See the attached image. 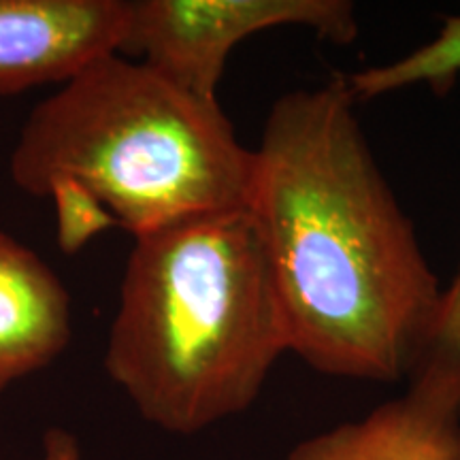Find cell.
<instances>
[{"label":"cell","mask_w":460,"mask_h":460,"mask_svg":"<svg viewBox=\"0 0 460 460\" xmlns=\"http://www.w3.org/2000/svg\"><path fill=\"white\" fill-rule=\"evenodd\" d=\"M343 75L273 102L247 211L290 352L332 377L396 382L427 348L444 288L379 171Z\"/></svg>","instance_id":"cell-1"},{"label":"cell","mask_w":460,"mask_h":460,"mask_svg":"<svg viewBox=\"0 0 460 460\" xmlns=\"http://www.w3.org/2000/svg\"><path fill=\"white\" fill-rule=\"evenodd\" d=\"M11 180L56 207L58 243L75 254L107 228L132 237L247 207L254 149L217 101H200L122 54L101 58L22 126Z\"/></svg>","instance_id":"cell-2"},{"label":"cell","mask_w":460,"mask_h":460,"mask_svg":"<svg viewBox=\"0 0 460 460\" xmlns=\"http://www.w3.org/2000/svg\"><path fill=\"white\" fill-rule=\"evenodd\" d=\"M286 352V315L247 207L135 239L105 369L143 420L197 435L237 416Z\"/></svg>","instance_id":"cell-3"},{"label":"cell","mask_w":460,"mask_h":460,"mask_svg":"<svg viewBox=\"0 0 460 460\" xmlns=\"http://www.w3.org/2000/svg\"><path fill=\"white\" fill-rule=\"evenodd\" d=\"M298 26L335 45L358 37L348 0H132L119 54L200 101H217L228 56L252 34Z\"/></svg>","instance_id":"cell-4"},{"label":"cell","mask_w":460,"mask_h":460,"mask_svg":"<svg viewBox=\"0 0 460 460\" xmlns=\"http://www.w3.org/2000/svg\"><path fill=\"white\" fill-rule=\"evenodd\" d=\"M128 0H0V94L66 84L119 54Z\"/></svg>","instance_id":"cell-5"},{"label":"cell","mask_w":460,"mask_h":460,"mask_svg":"<svg viewBox=\"0 0 460 460\" xmlns=\"http://www.w3.org/2000/svg\"><path fill=\"white\" fill-rule=\"evenodd\" d=\"M73 337L71 295L37 252L0 230V390L41 371Z\"/></svg>","instance_id":"cell-6"},{"label":"cell","mask_w":460,"mask_h":460,"mask_svg":"<svg viewBox=\"0 0 460 460\" xmlns=\"http://www.w3.org/2000/svg\"><path fill=\"white\" fill-rule=\"evenodd\" d=\"M286 460H460V411L407 388L365 418L307 437Z\"/></svg>","instance_id":"cell-7"},{"label":"cell","mask_w":460,"mask_h":460,"mask_svg":"<svg viewBox=\"0 0 460 460\" xmlns=\"http://www.w3.org/2000/svg\"><path fill=\"white\" fill-rule=\"evenodd\" d=\"M460 77V15L446 17L439 32L407 56L386 65L343 75L356 102L379 99L411 85H427L437 96H444Z\"/></svg>","instance_id":"cell-8"},{"label":"cell","mask_w":460,"mask_h":460,"mask_svg":"<svg viewBox=\"0 0 460 460\" xmlns=\"http://www.w3.org/2000/svg\"><path fill=\"white\" fill-rule=\"evenodd\" d=\"M410 388L460 411V262L450 286L444 288L435 329L410 373Z\"/></svg>","instance_id":"cell-9"},{"label":"cell","mask_w":460,"mask_h":460,"mask_svg":"<svg viewBox=\"0 0 460 460\" xmlns=\"http://www.w3.org/2000/svg\"><path fill=\"white\" fill-rule=\"evenodd\" d=\"M43 460H82L75 435L62 429L48 430L43 437Z\"/></svg>","instance_id":"cell-10"}]
</instances>
